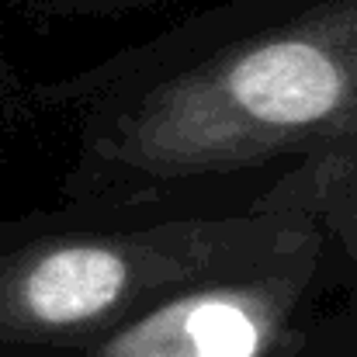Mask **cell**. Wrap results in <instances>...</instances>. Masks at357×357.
<instances>
[{"label": "cell", "mask_w": 357, "mask_h": 357, "mask_svg": "<svg viewBox=\"0 0 357 357\" xmlns=\"http://www.w3.org/2000/svg\"><path fill=\"white\" fill-rule=\"evenodd\" d=\"M357 146V0H323L112 91L80 135V198L309 163Z\"/></svg>", "instance_id": "obj_1"}, {"label": "cell", "mask_w": 357, "mask_h": 357, "mask_svg": "<svg viewBox=\"0 0 357 357\" xmlns=\"http://www.w3.org/2000/svg\"><path fill=\"white\" fill-rule=\"evenodd\" d=\"M312 222L295 215L59 229L0 257V340H80L156 302L267 264Z\"/></svg>", "instance_id": "obj_2"}, {"label": "cell", "mask_w": 357, "mask_h": 357, "mask_svg": "<svg viewBox=\"0 0 357 357\" xmlns=\"http://www.w3.org/2000/svg\"><path fill=\"white\" fill-rule=\"evenodd\" d=\"M316 226L267 264L184 288L121 323L87 357H274L291 340V316L319 267Z\"/></svg>", "instance_id": "obj_3"}, {"label": "cell", "mask_w": 357, "mask_h": 357, "mask_svg": "<svg viewBox=\"0 0 357 357\" xmlns=\"http://www.w3.org/2000/svg\"><path fill=\"white\" fill-rule=\"evenodd\" d=\"M253 215H295L357 260V146L337 156L295 163L253 205Z\"/></svg>", "instance_id": "obj_4"}]
</instances>
